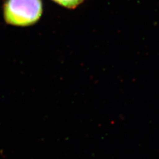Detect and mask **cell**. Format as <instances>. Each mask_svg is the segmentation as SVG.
Returning <instances> with one entry per match:
<instances>
[{
  "label": "cell",
  "instance_id": "cell-1",
  "mask_svg": "<svg viewBox=\"0 0 159 159\" xmlns=\"http://www.w3.org/2000/svg\"><path fill=\"white\" fill-rule=\"evenodd\" d=\"M3 11L7 24L28 27L36 23L41 18L43 3L41 0H6Z\"/></svg>",
  "mask_w": 159,
  "mask_h": 159
},
{
  "label": "cell",
  "instance_id": "cell-2",
  "mask_svg": "<svg viewBox=\"0 0 159 159\" xmlns=\"http://www.w3.org/2000/svg\"><path fill=\"white\" fill-rule=\"evenodd\" d=\"M62 7L68 9H75L80 6L84 0H52Z\"/></svg>",
  "mask_w": 159,
  "mask_h": 159
}]
</instances>
